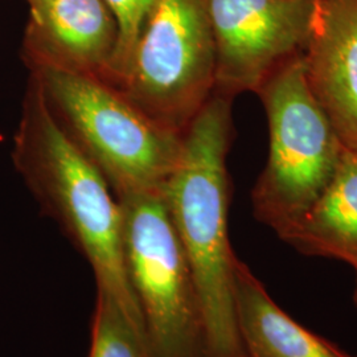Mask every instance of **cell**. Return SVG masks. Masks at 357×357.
<instances>
[{
  "label": "cell",
  "instance_id": "1",
  "mask_svg": "<svg viewBox=\"0 0 357 357\" xmlns=\"http://www.w3.org/2000/svg\"><path fill=\"white\" fill-rule=\"evenodd\" d=\"M13 159L41 209L88 261L97 291L115 299L146 339L125 270L119 203L102 174L56 123L31 75L13 138Z\"/></svg>",
  "mask_w": 357,
  "mask_h": 357
},
{
  "label": "cell",
  "instance_id": "2",
  "mask_svg": "<svg viewBox=\"0 0 357 357\" xmlns=\"http://www.w3.org/2000/svg\"><path fill=\"white\" fill-rule=\"evenodd\" d=\"M229 147L228 135L220 130H193L162 187L199 296L211 357H246L234 301L238 258L228 231Z\"/></svg>",
  "mask_w": 357,
  "mask_h": 357
},
{
  "label": "cell",
  "instance_id": "3",
  "mask_svg": "<svg viewBox=\"0 0 357 357\" xmlns=\"http://www.w3.org/2000/svg\"><path fill=\"white\" fill-rule=\"evenodd\" d=\"M65 135L106 178L115 197L162 190L178 163L183 134L153 122L97 77L29 70Z\"/></svg>",
  "mask_w": 357,
  "mask_h": 357
},
{
  "label": "cell",
  "instance_id": "4",
  "mask_svg": "<svg viewBox=\"0 0 357 357\" xmlns=\"http://www.w3.org/2000/svg\"><path fill=\"white\" fill-rule=\"evenodd\" d=\"M255 93L268 114L270 150L252 204L257 220L280 236L327 188L345 146L308 86L303 54L278 66Z\"/></svg>",
  "mask_w": 357,
  "mask_h": 357
},
{
  "label": "cell",
  "instance_id": "5",
  "mask_svg": "<svg viewBox=\"0 0 357 357\" xmlns=\"http://www.w3.org/2000/svg\"><path fill=\"white\" fill-rule=\"evenodd\" d=\"M123 262L151 357H211L203 312L162 190L116 199Z\"/></svg>",
  "mask_w": 357,
  "mask_h": 357
},
{
  "label": "cell",
  "instance_id": "6",
  "mask_svg": "<svg viewBox=\"0 0 357 357\" xmlns=\"http://www.w3.org/2000/svg\"><path fill=\"white\" fill-rule=\"evenodd\" d=\"M215 72L208 0H155L116 89L181 135L215 93Z\"/></svg>",
  "mask_w": 357,
  "mask_h": 357
},
{
  "label": "cell",
  "instance_id": "7",
  "mask_svg": "<svg viewBox=\"0 0 357 357\" xmlns=\"http://www.w3.org/2000/svg\"><path fill=\"white\" fill-rule=\"evenodd\" d=\"M216 72L215 93L257 91L278 66L303 54L315 0H208Z\"/></svg>",
  "mask_w": 357,
  "mask_h": 357
},
{
  "label": "cell",
  "instance_id": "8",
  "mask_svg": "<svg viewBox=\"0 0 357 357\" xmlns=\"http://www.w3.org/2000/svg\"><path fill=\"white\" fill-rule=\"evenodd\" d=\"M23 60L29 70L53 68L107 81L118 24L105 0H26Z\"/></svg>",
  "mask_w": 357,
  "mask_h": 357
},
{
  "label": "cell",
  "instance_id": "9",
  "mask_svg": "<svg viewBox=\"0 0 357 357\" xmlns=\"http://www.w3.org/2000/svg\"><path fill=\"white\" fill-rule=\"evenodd\" d=\"M303 63L314 97L357 151V0H320Z\"/></svg>",
  "mask_w": 357,
  "mask_h": 357
},
{
  "label": "cell",
  "instance_id": "10",
  "mask_svg": "<svg viewBox=\"0 0 357 357\" xmlns=\"http://www.w3.org/2000/svg\"><path fill=\"white\" fill-rule=\"evenodd\" d=\"M234 301L246 357H357L295 321L240 259L234 268Z\"/></svg>",
  "mask_w": 357,
  "mask_h": 357
},
{
  "label": "cell",
  "instance_id": "11",
  "mask_svg": "<svg viewBox=\"0 0 357 357\" xmlns=\"http://www.w3.org/2000/svg\"><path fill=\"white\" fill-rule=\"evenodd\" d=\"M280 237L303 255L339 259L356 273V150L345 147L327 188Z\"/></svg>",
  "mask_w": 357,
  "mask_h": 357
},
{
  "label": "cell",
  "instance_id": "12",
  "mask_svg": "<svg viewBox=\"0 0 357 357\" xmlns=\"http://www.w3.org/2000/svg\"><path fill=\"white\" fill-rule=\"evenodd\" d=\"M89 357H151L143 335L118 302L102 291H97Z\"/></svg>",
  "mask_w": 357,
  "mask_h": 357
},
{
  "label": "cell",
  "instance_id": "13",
  "mask_svg": "<svg viewBox=\"0 0 357 357\" xmlns=\"http://www.w3.org/2000/svg\"><path fill=\"white\" fill-rule=\"evenodd\" d=\"M155 0H105L118 24V44L107 76V84L118 88L128 73V65L142 26Z\"/></svg>",
  "mask_w": 357,
  "mask_h": 357
},
{
  "label": "cell",
  "instance_id": "14",
  "mask_svg": "<svg viewBox=\"0 0 357 357\" xmlns=\"http://www.w3.org/2000/svg\"><path fill=\"white\" fill-rule=\"evenodd\" d=\"M354 302L357 308V271H356V284H355V291H354Z\"/></svg>",
  "mask_w": 357,
  "mask_h": 357
},
{
  "label": "cell",
  "instance_id": "15",
  "mask_svg": "<svg viewBox=\"0 0 357 357\" xmlns=\"http://www.w3.org/2000/svg\"><path fill=\"white\" fill-rule=\"evenodd\" d=\"M315 4H317V11H318V8H319L320 0H315Z\"/></svg>",
  "mask_w": 357,
  "mask_h": 357
}]
</instances>
